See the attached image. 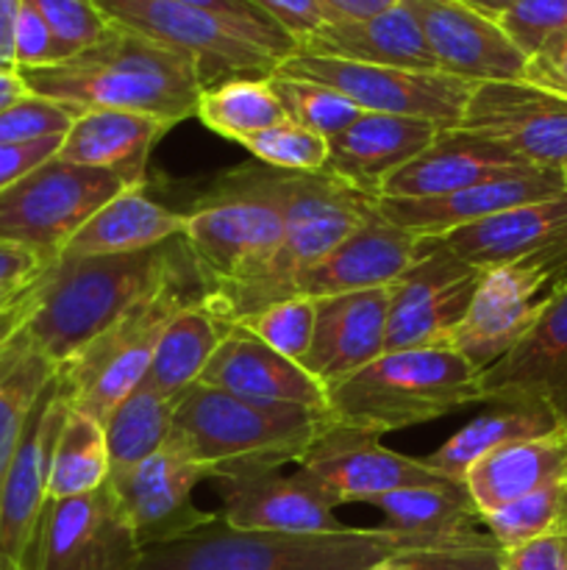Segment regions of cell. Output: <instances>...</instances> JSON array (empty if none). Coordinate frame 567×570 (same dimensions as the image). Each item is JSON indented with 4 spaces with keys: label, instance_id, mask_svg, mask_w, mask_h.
I'll use <instances>...</instances> for the list:
<instances>
[{
    "label": "cell",
    "instance_id": "cell-4",
    "mask_svg": "<svg viewBox=\"0 0 567 570\" xmlns=\"http://www.w3.org/2000/svg\"><path fill=\"white\" fill-rule=\"evenodd\" d=\"M192 259L183 237L137 254L59 259L22 334L56 367L120 321L167 276Z\"/></svg>",
    "mask_w": 567,
    "mask_h": 570
},
{
    "label": "cell",
    "instance_id": "cell-26",
    "mask_svg": "<svg viewBox=\"0 0 567 570\" xmlns=\"http://www.w3.org/2000/svg\"><path fill=\"white\" fill-rule=\"evenodd\" d=\"M528 167L531 165H523L520 159L487 139H478L459 128H442L422 154H417L409 165L395 170L381 184L378 198H445L459 189L511 176V173L528 170Z\"/></svg>",
    "mask_w": 567,
    "mask_h": 570
},
{
    "label": "cell",
    "instance_id": "cell-27",
    "mask_svg": "<svg viewBox=\"0 0 567 570\" xmlns=\"http://www.w3.org/2000/svg\"><path fill=\"white\" fill-rule=\"evenodd\" d=\"M439 131L442 128L417 117L361 111L345 131L328 139L326 170L359 193L378 198L381 184L422 154Z\"/></svg>",
    "mask_w": 567,
    "mask_h": 570
},
{
    "label": "cell",
    "instance_id": "cell-14",
    "mask_svg": "<svg viewBox=\"0 0 567 570\" xmlns=\"http://www.w3.org/2000/svg\"><path fill=\"white\" fill-rule=\"evenodd\" d=\"M67 415L59 379H50L28 417L11 471L0 493V570H39L48 529L50 462Z\"/></svg>",
    "mask_w": 567,
    "mask_h": 570
},
{
    "label": "cell",
    "instance_id": "cell-8",
    "mask_svg": "<svg viewBox=\"0 0 567 570\" xmlns=\"http://www.w3.org/2000/svg\"><path fill=\"white\" fill-rule=\"evenodd\" d=\"M183 215V243L203 276L206 293L265 262L284 234L281 206L272 195L267 165L259 161L222 176Z\"/></svg>",
    "mask_w": 567,
    "mask_h": 570
},
{
    "label": "cell",
    "instance_id": "cell-15",
    "mask_svg": "<svg viewBox=\"0 0 567 570\" xmlns=\"http://www.w3.org/2000/svg\"><path fill=\"white\" fill-rule=\"evenodd\" d=\"M456 128L498 145L523 165H567V98L528 81L476 83Z\"/></svg>",
    "mask_w": 567,
    "mask_h": 570
},
{
    "label": "cell",
    "instance_id": "cell-47",
    "mask_svg": "<svg viewBox=\"0 0 567 570\" xmlns=\"http://www.w3.org/2000/svg\"><path fill=\"white\" fill-rule=\"evenodd\" d=\"M495 22L528 59L548 39L567 31V0H517Z\"/></svg>",
    "mask_w": 567,
    "mask_h": 570
},
{
    "label": "cell",
    "instance_id": "cell-57",
    "mask_svg": "<svg viewBox=\"0 0 567 570\" xmlns=\"http://www.w3.org/2000/svg\"><path fill=\"white\" fill-rule=\"evenodd\" d=\"M26 0H0V70L14 67V26Z\"/></svg>",
    "mask_w": 567,
    "mask_h": 570
},
{
    "label": "cell",
    "instance_id": "cell-28",
    "mask_svg": "<svg viewBox=\"0 0 567 570\" xmlns=\"http://www.w3.org/2000/svg\"><path fill=\"white\" fill-rule=\"evenodd\" d=\"M170 128L167 120L137 111L87 109L64 134L56 156L72 165L109 170L128 189L145 187L150 150Z\"/></svg>",
    "mask_w": 567,
    "mask_h": 570
},
{
    "label": "cell",
    "instance_id": "cell-38",
    "mask_svg": "<svg viewBox=\"0 0 567 570\" xmlns=\"http://www.w3.org/2000/svg\"><path fill=\"white\" fill-rule=\"evenodd\" d=\"M198 117L206 128L231 142L253 137L276 122L287 120L281 100L276 98L267 78H228L211 83L198 98Z\"/></svg>",
    "mask_w": 567,
    "mask_h": 570
},
{
    "label": "cell",
    "instance_id": "cell-42",
    "mask_svg": "<svg viewBox=\"0 0 567 570\" xmlns=\"http://www.w3.org/2000/svg\"><path fill=\"white\" fill-rule=\"evenodd\" d=\"M245 150L259 165L284 173H320L328 165V137L287 120L242 139Z\"/></svg>",
    "mask_w": 567,
    "mask_h": 570
},
{
    "label": "cell",
    "instance_id": "cell-19",
    "mask_svg": "<svg viewBox=\"0 0 567 570\" xmlns=\"http://www.w3.org/2000/svg\"><path fill=\"white\" fill-rule=\"evenodd\" d=\"M434 65L470 83L523 81L526 56L500 26L461 0H406Z\"/></svg>",
    "mask_w": 567,
    "mask_h": 570
},
{
    "label": "cell",
    "instance_id": "cell-50",
    "mask_svg": "<svg viewBox=\"0 0 567 570\" xmlns=\"http://www.w3.org/2000/svg\"><path fill=\"white\" fill-rule=\"evenodd\" d=\"M523 81L567 98V31L556 33L534 56H528Z\"/></svg>",
    "mask_w": 567,
    "mask_h": 570
},
{
    "label": "cell",
    "instance_id": "cell-16",
    "mask_svg": "<svg viewBox=\"0 0 567 570\" xmlns=\"http://www.w3.org/2000/svg\"><path fill=\"white\" fill-rule=\"evenodd\" d=\"M298 468L334 507L359 504V501L370 504L378 495L404 488L448 484V479L428 471L415 456L384 449L372 434L337 423L311 445Z\"/></svg>",
    "mask_w": 567,
    "mask_h": 570
},
{
    "label": "cell",
    "instance_id": "cell-53",
    "mask_svg": "<svg viewBox=\"0 0 567 570\" xmlns=\"http://www.w3.org/2000/svg\"><path fill=\"white\" fill-rule=\"evenodd\" d=\"M61 139L64 137H50L26 145H0V193L48 159H53L61 148Z\"/></svg>",
    "mask_w": 567,
    "mask_h": 570
},
{
    "label": "cell",
    "instance_id": "cell-48",
    "mask_svg": "<svg viewBox=\"0 0 567 570\" xmlns=\"http://www.w3.org/2000/svg\"><path fill=\"white\" fill-rule=\"evenodd\" d=\"M176 3L192 6V9L209 11V14H217L222 17V20L233 22V26L242 28L245 33H250L261 48L270 50V53L281 61L298 50V42H295L281 26H276L259 6L250 3V0H176Z\"/></svg>",
    "mask_w": 567,
    "mask_h": 570
},
{
    "label": "cell",
    "instance_id": "cell-44",
    "mask_svg": "<svg viewBox=\"0 0 567 570\" xmlns=\"http://www.w3.org/2000/svg\"><path fill=\"white\" fill-rule=\"evenodd\" d=\"M233 326L250 332L287 360L300 362L309 351L311 334H315V301L292 295V298L276 301V304L242 317Z\"/></svg>",
    "mask_w": 567,
    "mask_h": 570
},
{
    "label": "cell",
    "instance_id": "cell-18",
    "mask_svg": "<svg viewBox=\"0 0 567 570\" xmlns=\"http://www.w3.org/2000/svg\"><path fill=\"white\" fill-rule=\"evenodd\" d=\"M137 543L109 482L76 499L53 501L39 570H137Z\"/></svg>",
    "mask_w": 567,
    "mask_h": 570
},
{
    "label": "cell",
    "instance_id": "cell-46",
    "mask_svg": "<svg viewBox=\"0 0 567 570\" xmlns=\"http://www.w3.org/2000/svg\"><path fill=\"white\" fill-rule=\"evenodd\" d=\"M28 3L48 22L64 59L92 48L111 26L94 0H28Z\"/></svg>",
    "mask_w": 567,
    "mask_h": 570
},
{
    "label": "cell",
    "instance_id": "cell-13",
    "mask_svg": "<svg viewBox=\"0 0 567 570\" xmlns=\"http://www.w3.org/2000/svg\"><path fill=\"white\" fill-rule=\"evenodd\" d=\"M484 271L459 259L439 237H420L417 256L389 284L384 351L445 345L465 321Z\"/></svg>",
    "mask_w": 567,
    "mask_h": 570
},
{
    "label": "cell",
    "instance_id": "cell-49",
    "mask_svg": "<svg viewBox=\"0 0 567 570\" xmlns=\"http://www.w3.org/2000/svg\"><path fill=\"white\" fill-rule=\"evenodd\" d=\"M59 61H64V53H61L53 31L26 0L14 26V67L17 70H37V67H50Z\"/></svg>",
    "mask_w": 567,
    "mask_h": 570
},
{
    "label": "cell",
    "instance_id": "cell-36",
    "mask_svg": "<svg viewBox=\"0 0 567 570\" xmlns=\"http://www.w3.org/2000/svg\"><path fill=\"white\" fill-rule=\"evenodd\" d=\"M53 373V362L39 354L22 332L0 356V493L26 434L28 417Z\"/></svg>",
    "mask_w": 567,
    "mask_h": 570
},
{
    "label": "cell",
    "instance_id": "cell-33",
    "mask_svg": "<svg viewBox=\"0 0 567 570\" xmlns=\"http://www.w3.org/2000/svg\"><path fill=\"white\" fill-rule=\"evenodd\" d=\"M561 429H565V423L548 404L500 401V404H489V410H484L481 415L465 423L459 432L450 434L437 451L420 456V462L448 482H461L467 468L487 456L489 451L523 443V440L545 438V434L561 432Z\"/></svg>",
    "mask_w": 567,
    "mask_h": 570
},
{
    "label": "cell",
    "instance_id": "cell-55",
    "mask_svg": "<svg viewBox=\"0 0 567 570\" xmlns=\"http://www.w3.org/2000/svg\"><path fill=\"white\" fill-rule=\"evenodd\" d=\"M44 267L50 265H42L39 256L31 254L28 248H22V245L0 243V293L26 287L28 282H33V278L44 271Z\"/></svg>",
    "mask_w": 567,
    "mask_h": 570
},
{
    "label": "cell",
    "instance_id": "cell-11",
    "mask_svg": "<svg viewBox=\"0 0 567 570\" xmlns=\"http://www.w3.org/2000/svg\"><path fill=\"white\" fill-rule=\"evenodd\" d=\"M278 76L315 81L345 95L361 111L395 117H417L437 128H456L476 83L445 76L439 70L359 65L295 50L278 65Z\"/></svg>",
    "mask_w": 567,
    "mask_h": 570
},
{
    "label": "cell",
    "instance_id": "cell-52",
    "mask_svg": "<svg viewBox=\"0 0 567 570\" xmlns=\"http://www.w3.org/2000/svg\"><path fill=\"white\" fill-rule=\"evenodd\" d=\"M504 570H567V534H545L506 549Z\"/></svg>",
    "mask_w": 567,
    "mask_h": 570
},
{
    "label": "cell",
    "instance_id": "cell-51",
    "mask_svg": "<svg viewBox=\"0 0 567 570\" xmlns=\"http://www.w3.org/2000/svg\"><path fill=\"white\" fill-rule=\"evenodd\" d=\"M250 3L259 6L295 42H300L328 22L317 0H250Z\"/></svg>",
    "mask_w": 567,
    "mask_h": 570
},
{
    "label": "cell",
    "instance_id": "cell-20",
    "mask_svg": "<svg viewBox=\"0 0 567 570\" xmlns=\"http://www.w3.org/2000/svg\"><path fill=\"white\" fill-rule=\"evenodd\" d=\"M567 181L561 170L550 167H528L511 176L493 178L476 187L459 189L445 198L420 200H389L376 198V209L395 226L417 234V237H445L456 228L472 226L478 220L515 209V206L534 204V200L554 198L565 193Z\"/></svg>",
    "mask_w": 567,
    "mask_h": 570
},
{
    "label": "cell",
    "instance_id": "cell-29",
    "mask_svg": "<svg viewBox=\"0 0 567 570\" xmlns=\"http://www.w3.org/2000/svg\"><path fill=\"white\" fill-rule=\"evenodd\" d=\"M300 53L331 56L359 65L437 70L415 14L400 0L387 11L359 20H331L298 42Z\"/></svg>",
    "mask_w": 567,
    "mask_h": 570
},
{
    "label": "cell",
    "instance_id": "cell-58",
    "mask_svg": "<svg viewBox=\"0 0 567 570\" xmlns=\"http://www.w3.org/2000/svg\"><path fill=\"white\" fill-rule=\"evenodd\" d=\"M28 87L17 70H0V111L9 109L14 100L26 98Z\"/></svg>",
    "mask_w": 567,
    "mask_h": 570
},
{
    "label": "cell",
    "instance_id": "cell-2",
    "mask_svg": "<svg viewBox=\"0 0 567 570\" xmlns=\"http://www.w3.org/2000/svg\"><path fill=\"white\" fill-rule=\"evenodd\" d=\"M267 176L281 206L284 234L265 262L203 295L206 309L226 326L292 298L298 278L376 212L372 195L359 193L328 170L284 173L267 167Z\"/></svg>",
    "mask_w": 567,
    "mask_h": 570
},
{
    "label": "cell",
    "instance_id": "cell-10",
    "mask_svg": "<svg viewBox=\"0 0 567 570\" xmlns=\"http://www.w3.org/2000/svg\"><path fill=\"white\" fill-rule=\"evenodd\" d=\"M128 189L109 170L48 159L0 193V243H14L56 265L83 223Z\"/></svg>",
    "mask_w": 567,
    "mask_h": 570
},
{
    "label": "cell",
    "instance_id": "cell-54",
    "mask_svg": "<svg viewBox=\"0 0 567 570\" xmlns=\"http://www.w3.org/2000/svg\"><path fill=\"white\" fill-rule=\"evenodd\" d=\"M48 271L50 267H44V271L39 273V276L33 278L26 289H22L20 298H14L9 306H3V309H0V356H3L6 348L14 343L17 334L26 328L28 317H31L33 309H37V301H39V295H42L44 282H48Z\"/></svg>",
    "mask_w": 567,
    "mask_h": 570
},
{
    "label": "cell",
    "instance_id": "cell-35",
    "mask_svg": "<svg viewBox=\"0 0 567 570\" xmlns=\"http://www.w3.org/2000/svg\"><path fill=\"white\" fill-rule=\"evenodd\" d=\"M228 328L231 326L220 323L206 309L203 298L183 306L161 332L142 382L165 399L176 401L183 390L200 382L211 354L217 351Z\"/></svg>",
    "mask_w": 567,
    "mask_h": 570
},
{
    "label": "cell",
    "instance_id": "cell-34",
    "mask_svg": "<svg viewBox=\"0 0 567 570\" xmlns=\"http://www.w3.org/2000/svg\"><path fill=\"white\" fill-rule=\"evenodd\" d=\"M384 515V529L411 540L415 546L454 543L478 534L481 512L461 482L437 488H404L370 501ZM487 532V529H484Z\"/></svg>",
    "mask_w": 567,
    "mask_h": 570
},
{
    "label": "cell",
    "instance_id": "cell-12",
    "mask_svg": "<svg viewBox=\"0 0 567 570\" xmlns=\"http://www.w3.org/2000/svg\"><path fill=\"white\" fill-rule=\"evenodd\" d=\"M109 22L187 53L198 65L203 89L228 78H267L281 59L222 17L176 0H94Z\"/></svg>",
    "mask_w": 567,
    "mask_h": 570
},
{
    "label": "cell",
    "instance_id": "cell-5",
    "mask_svg": "<svg viewBox=\"0 0 567 570\" xmlns=\"http://www.w3.org/2000/svg\"><path fill=\"white\" fill-rule=\"evenodd\" d=\"M484 404L478 371L448 345L384 351L378 360L326 387L334 423L372 438L422 426Z\"/></svg>",
    "mask_w": 567,
    "mask_h": 570
},
{
    "label": "cell",
    "instance_id": "cell-1",
    "mask_svg": "<svg viewBox=\"0 0 567 570\" xmlns=\"http://www.w3.org/2000/svg\"><path fill=\"white\" fill-rule=\"evenodd\" d=\"M28 92L78 109L137 111L170 126L198 115L203 92L198 65L187 53L111 22L81 53L37 70H17Z\"/></svg>",
    "mask_w": 567,
    "mask_h": 570
},
{
    "label": "cell",
    "instance_id": "cell-56",
    "mask_svg": "<svg viewBox=\"0 0 567 570\" xmlns=\"http://www.w3.org/2000/svg\"><path fill=\"white\" fill-rule=\"evenodd\" d=\"M322 14L331 20H359V17H372L378 11H387L398 6L400 0H317Z\"/></svg>",
    "mask_w": 567,
    "mask_h": 570
},
{
    "label": "cell",
    "instance_id": "cell-3",
    "mask_svg": "<svg viewBox=\"0 0 567 570\" xmlns=\"http://www.w3.org/2000/svg\"><path fill=\"white\" fill-rule=\"evenodd\" d=\"M331 426L328 410L267 404L192 384L176 399L167 443L198 462L206 479L226 482L298 465Z\"/></svg>",
    "mask_w": 567,
    "mask_h": 570
},
{
    "label": "cell",
    "instance_id": "cell-39",
    "mask_svg": "<svg viewBox=\"0 0 567 570\" xmlns=\"http://www.w3.org/2000/svg\"><path fill=\"white\" fill-rule=\"evenodd\" d=\"M109 449L103 423L67 406L50 462V501L76 499L109 482Z\"/></svg>",
    "mask_w": 567,
    "mask_h": 570
},
{
    "label": "cell",
    "instance_id": "cell-40",
    "mask_svg": "<svg viewBox=\"0 0 567 570\" xmlns=\"http://www.w3.org/2000/svg\"><path fill=\"white\" fill-rule=\"evenodd\" d=\"M484 529L504 551L545 534H567V476L493 515H484Z\"/></svg>",
    "mask_w": 567,
    "mask_h": 570
},
{
    "label": "cell",
    "instance_id": "cell-31",
    "mask_svg": "<svg viewBox=\"0 0 567 570\" xmlns=\"http://www.w3.org/2000/svg\"><path fill=\"white\" fill-rule=\"evenodd\" d=\"M567 476V429L489 451L467 468L461 484L484 515L504 510Z\"/></svg>",
    "mask_w": 567,
    "mask_h": 570
},
{
    "label": "cell",
    "instance_id": "cell-9",
    "mask_svg": "<svg viewBox=\"0 0 567 570\" xmlns=\"http://www.w3.org/2000/svg\"><path fill=\"white\" fill-rule=\"evenodd\" d=\"M567 287V239L484 271L465 321L448 337V348L465 356L478 373L509 354Z\"/></svg>",
    "mask_w": 567,
    "mask_h": 570
},
{
    "label": "cell",
    "instance_id": "cell-22",
    "mask_svg": "<svg viewBox=\"0 0 567 570\" xmlns=\"http://www.w3.org/2000/svg\"><path fill=\"white\" fill-rule=\"evenodd\" d=\"M220 484L222 523L248 532H342L337 507L304 471L256 473Z\"/></svg>",
    "mask_w": 567,
    "mask_h": 570
},
{
    "label": "cell",
    "instance_id": "cell-41",
    "mask_svg": "<svg viewBox=\"0 0 567 570\" xmlns=\"http://www.w3.org/2000/svg\"><path fill=\"white\" fill-rule=\"evenodd\" d=\"M270 87L276 98L281 100L284 115L298 126H306L309 131L322 134V137H337L339 131L350 126L361 109L350 104L345 95L334 92V89L322 87L315 81H300V78H287L272 72Z\"/></svg>",
    "mask_w": 567,
    "mask_h": 570
},
{
    "label": "cell",
    "instance_id": "cell-45",
    "mask_svg": "<svg viewBox=\"0 0 567 570\" xmlns=\"http://www.w3.org/2000/svg\"><path fill=\"white\" fill-rule=\"evenodd\" d=\"M83 109L61 100L39 98L28 92L0 111V145H26L39 139L64 137Z\"/></svg>",
    "mask_w": 567,
    "mask_h": 570
},
{
    "label": "cell",
    "instance_id": "cell-6",
    "mask_svg": "<svg viewBox=\"0 0 567 570\" xmlns=\"http://www.w3.org/2000/svg\"><path fill=\"white\" fill-rule=\"evenodd\" d=\"M415 546L389 529L248 532L217 518L200 532L142 549L137 570H367Z\"/></svg>",
    "mask_w": 567,
    "mask_h": 570
},
{
    "label": "cell",
    "instance_id": "cell-37",
    "mask_svg": "<svg viewBox=\"0 0 567 570\" xmlns=\"http://www.w3.org/2000/svg\"><path fill=\"white\" fill-rule=\"evenodd\" d=\"M172 406L176 401L165 399L145 382H139V387L115 406L103 423L109 476L128 471L165 449L172 429Z\"/></svg>",
    "mask_w": 567,
    "mask_h": 570
},
{
    "label": "cell",
    "instance_id": "cell-30",
    "mask_svg": "<svg viewBox=\"0 0 567 570\" xmlns=\"http://www.w3.org/2000/svg\"><path fill=\"white\" fill-rule=\"evenodd\" d=\"M439 239L459 259L481 271L526 259L567 239V189L554 198L498 212L487 220L456 228Z\"/></svg>",
    "mask_w": 567,
    "mask_h": 570
},
{
    "label": "cell",
    "instance_id": "cell-43",
    "mask_svg": "<svg viewBox=\"0 0 567 570\" xmlns=\"http://www.w3.org/2000/svg\"><path fill=\"white\" fill-rule=\"evenodd\" d=\"M367 570H504V549L489 532L437 546H409Z\"/></svg>",
    "mask_w": 567,
    "mask_h": 570
},
{
    "label": "cell",
    "instance_id": "cell-23",
    "mask_svg": "<svg viewBox=\"0 0 567 570\" xmlns=\"http://www.w3.org/2000/svg\"><path fill=\"white\" fill-rule=\"evenodd\" d=\"M484 404L539 401L567 429V287L545 309L537 326L495 365L478 373Z\"/></svg>",
    "mask_w": 567,
    "mask_h": 570
},
{
    "label": "cell",
    "instance_id": "cell-24",
    "mask_svg": "<svg viewBox=\"0 0 567 570\" xmlns=\"http://www.w3.org/2000/svg\"><path fill=\"white\" fill-rule=\"evenodd\" d=\"M417 245V234L395 226L376 209L331 254L322 256L298 278L295 295L317 301L328 295L389 287L415 262Z\"/></svg>",
    "mask_w": 567,
    "mask_h": 570
},
{
    "label": "cell",
    "instance_id": "cell-59",
    "mask_svg": "<svg viewBox=\"0 0 567 570\" xmlns=\"http://www.w3.org/2000/svg\"><path fill=\"white\" fill-rule=\"evenodd\" d=\"M461 3L470 6V9H476L478 14L489 17V20H498V17L504 14L506 9H511L517 0H461Z\"/></svg>",
    "mask_w": 567,
    "mask_h": 570
},
{
    "label": "cell",
    "instance_id": "cell-21",
    "mask_svg": "<svg viewBox=\"0 0 567 570\" xmlns=\"http://www.w3.org/2000/svg\"><path fill=\"white\" fill-rule=\"evenodd\" d=\"M389 287L315 301V334L300 365L322 384H337L384 354Z\"/></svg>",
    "mask_w": 567,
    "mask_h": 570
},
{
    "label": "cell",
    "instance_id": "cell-7",
    "mask_svg": "<svg viewBox=\"0 0 567 570\" xmlns=\"http://www.w3.org/2000/svg\"><path fill=\"white\" fill-rule=\"evenodd\" d=\"M203 295L206 282L198 265L195 259L183 262L100 337L56 367L67 406L106 423L115 406L145 379L167 323Z\"/></svg>",
    "mask_w": 567,
    "mask_h": 570
},
{
    "label": "cell",
    "instance_id": "cell-61",
    "mask_svg": "<svg viewBox=\"0 0 567 570\" xmlns=\"http://www.w3.org/2000/svg\"><path fill=\"white\" fill-rule=\"evenodd\" d=\"M561 173H565V181H567V165H565V167H561Z\"/></svg>",
    "mask_w": 567,
    "mask_h": 570
},
{
    "label": "cell",
    "instance_id": "cell-32",
    "mask_svg": "<svg viewBox=\"0 0 567 570\" xmlns=\"http://www.w3.org/2000/svg\"><path fill=\"white\" fill-rule=\"evenodd\" d=\"M187 215L159 204L145 187L122 189L117 198L100 206L81 232L67 243L61 259H92V256L137 254L183 237Z\"/></svg>",
    "mask_w": 567,
    "mask_h": 570
},
{
    "label": "cell",
    "instance_id": "cell-60",
    "mask_svg": "<svg viewBox=\"0 0 567 570\" xmlns=\"http://www.w3.org/2000/svg\"><path fill=\"white\" fill-rule=\"evenodd\" d=\"M28 284H31V282H28ZM28 284H26V287H28ZM26 287H20V289H6V293H0V309H3V306H9L14 298H20V293H22V289H26Z\"/></svg>",
    "mask_w": 567,
    "mask_h": 570
},
{
    "label": "cell",
    "instance_id": "cell-17",
    "mask_svg": "<svg viewBox=\"0 0 567 570\" xmlns=\"http://www.w3.org/2000/svg\"><path fill=\"white\" fill-rule=\"evenodd\" d=\"M206 479L203 468L183 451L167 443L153 456L122 473H111L109 484L120 499L122 512L131 523L142 549L181 540L215 523V512L192 504V493Z\"/></svg>",
    "mask_w": 567,
    "mask_h": 570
},
{
    "label": "cell",
    "instance_id": "cell-25",
    "mask_svg": "<svg viewBox=\"0 0 567 570\" xmlns=\"http://www.w3.org/2000/svg\"><path fill=\"white\" fill-rule=\"evenodd\" d=\"M198 384L267 404L328 410L326 387L300 362L287 360L239 326L222 334Z\"/></svg>",
    "mask_w": 567,
    "mask_h": 570
}]
</instances>
